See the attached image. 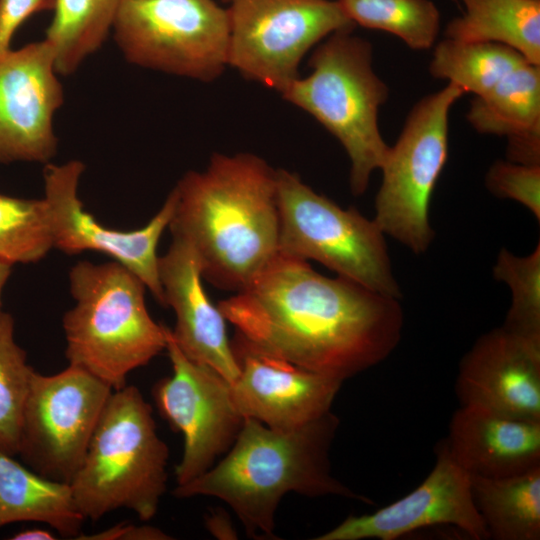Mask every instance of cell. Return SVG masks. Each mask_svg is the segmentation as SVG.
Wrapping results in <instances>:
<instances>
[{
  "mask_svg": "<svg viewBox=\"0 0 540 540\" xmlns=\"http://www.w3.org/2000/svg\"><path fill=\"white\" fill-rule=\"evenodd\" d=\"M460 406L540 422V340L502 325L462 357L455 382Z\"/></svg>",
  "mask_w": 540,
  "mask_h": 540,
  "instance_id": "e0dca14e",
  "label": "cell"
},
{
  "mask_svg": "<svg viewBox=\"0 0 540 540\" xmlns=\"http://www.w3.org/2000/svg\"><path fill=\"white\" fill-rule=\"evenodd\" d=\"M84 169L85 165L78 160L61 165L47 163L44 167V199L51 214L54 248L67 255L95 251L109 256L136 274L164 306L157 248L175 210V189L144 227L132 231L111 229L88 213L79 199L78 186Z\"/></svg>",
  "mask_w": 540,
  "mask_h": 540,
  "instance_id": "4fadbf2b",
  "label": "cell"
},
{
  "mask_svg": "<svg viewBox=\"0 0 540 540\" xmlns=\"http://www.w3.org/2000/svg\"><path fill=\"white\" fill-rule=\"evenodd\" d=\"M524 62L519 52L503 44L445 38L434 48L429 71L464 93L480 96Z\"/></svg>",
  "mask_w": 540,
  "mask_h": 540,
  "instance_id": "d4e9b609",
  "label": "cell"
},
{
  "mask_svg": "<svg viewBox=\"0 0 540 540\" xmlns=\"http://www.w3.org/2000/svg\"><path fill=\"white\" fill-rule=\"evenodd\" d=\"M112 30L137 66L204 82L228 66V16L214 0H123Z\"/></svg>",
  "mask_w": 540,
  "mask_h": 540,
  "instance_id": "9c48e42d",
  "label": "cell"
},
{
  "mask_svg": "<svg viewBox=\"0 0 540 540\" xmlns=\"http://www.w3.org/2000/svg\"><path fill=\"white\" fill-rule=\"evenodd\" d=\"M123 0H55L45 40L58 74L73 73L112 30Z\"/></svg>",
  "mask_w": 540,
  "mask_h": 540,
  "instance_id": "cb8c5ba5",
  "label": "cell"
},
{
  "mask_svg": "<svg viewBox=\"0 0 540 540\" xmlns=\"http://www.w3.org/2000/svg\"><path fill=\"white\" fill-rule=\"evenodd\" d=\"M230 344L239 368L232 397L244 418L290 430L331 411L342 380L272 355L237 331Z\"/></svg>",
  "mask_w": 540,
  "mask_h": 540,
  "instance_id": "2e32d148",
  "label": "cell"
},
{
  "mask_svg": "<svg viewBox=\"0 0 540 540\" xmlns=\"http://www.w3.org/2000/svg\"><path fill=\"white\" fill-rule=\"evenodd\" d=\"M217 307L260 349L343 382L390 356L404 324L400 299L279 252Z\"/></svg>",
  "mask_w": 540,
  "mask_h": 540,
  "instance_id": "6da1fadb",
  "label": "cell"
},
{
  "mask_svg": "<svg viewBox=\"0 0 540 540\" xmlns=\"http://www.w3.org/2000/svg\"><path fill=\"white\" fill-rule=\"evenodd\" d=\"M485 184L494 196L522 204L540 222V165L498 160L489 167Z\"/></svg>",
  "mask_w": 540,
  "mask_h": 540,
  "instance_id": "f546056e",
  "label": "cell"
},
{
  "mask_svg": "<svg viewBox=\"0 0 540 540\" xmlns=\"http://www.w3.org/2000/svg\"><path fill=\"white\" fill-rule=\"evenodd\" d=\"M53 50L44 39L0 58V163H48L53 119L63 103Z\"/></svg>",
  "mask_w": 540,
  "mask_h": 540,
  "instance_id": "5bb4252c",
  "label": "cell"
},
{
  "mask_svg": "<svg viewBox=\"0 0 540 540\" xmlns=\"http://www.w3.org/2000/svg\"><path fill=\"white\" fill-rule=\"evenodd\" d=\"M331 411L290 430L245 418L234 444L207 472L177 485V498L215 497L226 503L250 537L276 539L275 514L288 493L338 496L372 503L336 478L330 450L339 427Z\"/></svg>",
  "mask_w": 540,
  "mask_h": 540,
  "instance_id": "3957f363",
  "label": "cell"
},
{
  "mask_svg": "<svg viewBox=\"0 0 540 540\" xmlns=\"http://www.w3.org/2000/svg\"><path fill=\"white\" fill-rule=\"evenodd\" d=\"M158 274L164 306L171 307L176 316L171 335L177 346L191 360L210 366L233 383L239 368L227 336L226 319L204 290L192 247L172 236L167 252L159 256Z\"/></svg>",
  "mask_w": 540,
  "mask_h": 540,
  "instance_id": "ac0fdd59",
  "label": "cell"
},
{
  "mask_svg": "<svg viewBox=\"0 0 540 540\" xmlns=\"http://www.w3.org/2000/svg\"><path fill=\"white\" fill-rule=\"evenodd\" d=\"M169 449L133 385L113 390L70 487L85 519L126 508L152 519L167 489Z\"/></svg>",
  "mask_w": 540,
  "mask_h": 540,
  "instance_id": "5b68a950",
  "label": "cell"
},
{
  "mask_svg": "<svg viewBox=\"0 0 540 540\" xmlns=\"http://www.w3.org/2000/svg\"><path fill=\"white\" fill-rule=\"evenodd\" d=\"M56 537L47 529H27L12 535V540H53Z\"/></svg>",
  "mask_w": 540,
  "mask_h": 540,
  "instance_id": "836d02e7",
  "label": "cell"
},
{
  "mask_svg": "<svg viewBox=\"0 0 540 540\" xmlns=\"http://www.w3.org/2000/svg\"><path fill=\"white\" fill-rule=\"evenodd\" d=\"M35 370L15 340L13 317L0 312V451L17 456L23 413Z\"/></svg>",
  "mask_w": 540,
  "mask_h": 540,
  "instance_id": "83f0119b",
  "label": "cell"
},
{
  "mask_svg": "<svg viewBox=\"0 0 540 540\" xmlns=\"http://www.w3.org/2000/svg\"><path fill=\"white\" fill-rule=\"evenodd\" d=\"M172 374L160 379L152 396L161 417L183 435L175 467L177 485L207 472L238 437L245 418L235 406L231 383L208 365L188 358L166 330Z\"/></svg>",
  "mask_w": 540,
  "mask_h": 540,
  "instance_id": "7c38bea8",
  "label": "cell"
},
{
  "mask_svg": "<svg viewBox=\"0 0 540 540\" xmlns=\"http://www.w3.org/2000/svg\"><path fill=\"white\" fill-rule=\"evenodd\" d=\"M311 72L296 78L281 94L321 123L350 159V190L360 196L379 170L389 146L378 125L386 84L372 67V46L352 30L328 36L313 52Z\"/></svg>",
  "mask_w": 540,
  "mask_h": 540,
  "instance_id": "8992f818",
  "label": "cell"
},
{
  "mask_svg": "<svg viewBox=\"0 0 540 540\" xmlns=\"http://www.w3.org/2000/svg\"><path fill=\"white\" fill-rule=\"evenodd\" d=\"M12 272V265L5 263L3 261H0V312L1 310V296L3 289L5 287V284L7 280L9 279V276Z\"/></svg>",
  "mask_w": 540,
  "mask_h": 540,
  "instance_id": "e575fe53",
  "label": "cell"
},
{
  "mask_svg": "<svg viewBox=\"0 0 540 540\" xmlns=\"http://www.w3.org/2000/svg\"><path fill=\"white\" fill-rule=\"evenodd\" d=\"M493 276L511 291V305L502 326L540 340V243L526 256L502 248L493 266Z\"/></svg>",
  "mask_w": 540,
  "mask_h": 540,
  "instance_id": "f1b7e54d",
  "label": "cell"
},
{
  "mask_svg": "<svg viewBox=\"0 0 540 540\" xmlns=\"http://www.w3.org/2000/svg\"><path fill=\"white\" fill-rule=\"evenodd\" d=\"M207 529L218 538H232L235 536L231 523L222 511H214L206 519Z\"/></svg>",
  "mask_w": 540,
  "mask_h": 540,
  "instance_id": "d6a6232c",
  "label": "cell"
},
{
  "mask_svg": "<svg viewBox=\"0 0 540 540\" xmlns=\"http://www.w3.org/2000/svg\"><path fill=\"white\" fill-rule=\"evenodd\" d=\"M443 442L470 475L507 477L540 465V422L460 406Z\"/></svg>",
  "mask_w": 540,
  "mask_h": 540,
  "instance_id": "d6986e66",
  "label": "cell"
},
{
  "mask_svg": "<svg viewBox=\"0 0 540 540\" xmlns=\"http://www.w3.org/2000/svg\"><path fill=\"white\" fill-rule=\"evenodd\" d=\"M74 306L63 316L65 355L113 390L166 349L167 326L145 303L146 285L116 261L76 263L69 272Z\"/></svg>",
  "mask_w": 540,
  "mask_h": 540,
  "instance_id": "277c9868",
  "label": "cell"
},
{
  "mask_svg": "<svg viewBox=\"0 0 540 540\" xmlns=\"http://www.w3.org/2000/svg\"><path fill=\"white\" fill-rule=\"evenodd\" d=\"M278 252L315 260L337 276L401 299L385 234L356 208H341L293 172L276 170Z\"/></svg>",
  "mask_w": 540,
  "mask_h": 540,
  "instance_id": "52a82bcc",
  "label": "cell"
},
{
  "mask_svg": "<svg viewBox=\"0 0 540 540\" xmlns=\"http://www.w3.org/2000/svg\"><path fill=\"white\" fill-rule=\"evenodd\" d=\"M172 236L198 257L203 279L234 293L277 255L276 170L251 153H215L203 171L187 172L174 187Z\"/></svg>",
  "mask_w": 540,
  "mask_h": 540,
  "instance_id": "7a4b0ae2",
  "label": "cell"
},
{
  "mask_svg": "<svg viewBox=\"0 0 540 540\" xmlns=\"http://www.w3.org/2000/svg\"><path fill=\"white\" fill-rule=\"evenodd\" d=\"M53 248L51 214L44 197L0 194V261L12 266L36 263Z\"/></svg>",
  "mask_w": 540,
  "mask_h": 540,
  "instance_id": "4316f807",
  "label": "cell"
},
{
  "mask_svg": "<svg viewBox=\"0 0 540 540\" xmlns=\"http://www.w3.org/2000/svg\"><path fill=\"white\" fill-rule=\"evenodd\" d=\"M85 520L69 483L48 479L0 451V528L41 522L76 539Z\"/></svg>",
  "mask_w": 540,
  "mask_h": 540,
  "instance_id": "44dd1931",
  "label": "cell"
},
{
  "mask_svg": "<svg viewBox=\"0 0 540 540\" xmlns=\"http://www.w3.org/2000/svg\"><path fill=\"white\" fill-rule=\"evenodd\" d=\"M470 485L489 538L540 539V465L507 477L470 475Z\"/></svg>",
  "mask_w": 540,
  "mask_h": 540,
  "instance_id": "603a6c76",
  "label": "cell"
},
{
  "mask_svg": "<svg viewBox=\"0 0 540 540\" xmlns=\"http://www.w3.org/2000/svg\"><path fill=\"white\" fill-rule=\"evenodd\" d=\"M466 118L479 133L507 137V160L540 165V65L515 68L474 98Z\"/></svg>",
  "mask_w": 540,
  "mask_h": 540,
  "instance_id": "ffe728a7",
  "label": "cell"
},
{
  "mask_svg": "<svg viewBox=\"0 0 540 540\" xmlns=\"http://www.w3.org/2000/svg\"><path fill=\"white\" fill-rule=\"evenodd\" d=\"M437 525L456 527L475 540L490 539L472 498L470 474L452 459L443 440L433 469L414 490L373 513L350 515L314 540H394Z\"/></svg>",
  "mask_w": 540,
  "mask_h": 540,
  "instance_id": "9a60e30c",
  "label": "cell"
},
{
  "mask_svg": "<svg viewBox=\"0 0 540 540\" xmlns=\"http://www.w3.org/2000/svg\"><path fill=\"white\" fill-rule=\"evenodd\" d=\"M356 25L386 31L414 50L431 48L440 28V12L430 0H337Z\"/></svg>",
  "mask_w": 540,
  "mask_h": 540,
  "instance_id": "484cf974",
  "label": "cell"
},
{
  "mask_svg": "<svg viewBox=\"0 0 540 540\" xmlns=\"http://www.w3.org/2000/svg\"><path fill=\"white\" fill-rule=\"evenodd\" d=\"M159 528L148 525H135L127 522L116 524L91 535H78L82 540H168L172 539Z\"/></svg>",
  "mask_w": 540,
  "mask_h": 540,
  "instance_id": "1f68e13d",
  "label": "cell"
},
{
  "mask_svg": "<svg viewBox=\"0 0 540 540\" xmlns=\"http://www.w3.org/2000/svg\"><path fill=\"white\" fill-rule=\"evenodd\" d=\"M461 16L451 20L446 38L509 46L540 65V0H460Z\"/></svg>",
  "mask_w": 540,
  "mask_h": 540,
  "instance_id": "7402d4cb",
  "label": "cell"
},
{
  "mask_svg": "<svg viewBox=\"0 0 540 540\" xmlns=\"http://www.w3.org/2000/svg\"><path fill=\"white\" fill-rule=\"evenodd\" d=\"M463 94L448 83L419 100L379 169L382 182L373 220L416 255L424 254L434 239L429 207L448 158L449 112Z\"/></svg>",
  "mask_w": 540,
  "mask_h": 540,
  "instance_id": "ba28073f",
  "label": "cell"
},
{
  "mask_svg": "<svg viewBox=\"0 0 540 540\" xmlns=\"http://www.w3.org/2000/svg\"><path fill=\"white\" fill-rule=\"evenodd\" d=\"M112 392L74 365L52 375L35 371L18 449L26 466L48 479L70 483Z\"/></svg>",
  "mask_w": 540,
  "mask_h": 540,
  "instance_id": "8fae6325",
  "label": "cell"
},
{
  "mask_svg": "<svg viewBox=\"0 0 540 540\" xmlns=\"http://www.w3.org/2000/svg\"><path fill=\"white\" fill-rule=\"evenodd\" d=\"M55 0H0V58L10 51L18 27L34 13L51 10Z\"/></svg>",
  "mask_w": 540,
  "mask_h": 540,
  "instance_id": "4dcf8cb0",
  "label": "cell"
},
{
  "mask_svg": "<svg viewBox=\"0 0 540 540\" xmlns=\"http://www.w3.org/2000/svg\"><path fill=\"white\" fill-rule=\"evenodd\" d=\"M228 66L282 93L306 53L331 34L353 30L337 0H224Z\"/></svg>",
  "mask_w": 540,
  "mask_h": 540,
  "instance_id": "30bf717a",
  "label": "cell"
}]
</instances>
